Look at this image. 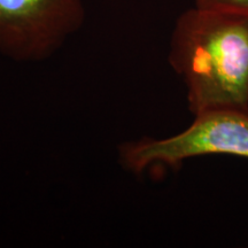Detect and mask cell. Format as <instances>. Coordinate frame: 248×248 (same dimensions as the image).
Wrapping results in <instances>:
<instances>
[{"label":"cell","instance_id":"cell-1","mask_svg":"<svg viewBox=\"0 0 248 248\" xmlns=\"http://www.w3.org/2000/svg\"><path fill=\"white\" fill-rule=\"evenodd\" d=\"M168 59L184 82L193 115L248 110L247 17L193 6L176 21Z\"/></svg>","mask_w":248,"mask_h":248},{"label":"cell","instance_id":"cell-2","mask_svg":"<svg viewBox=\"0 0 248 248\" xmlns=\"http://www.w3.org/2000/svg\"><path fill=\"white\" fill-rule=\"evenodd\" d=\"M225 154L248 159V110L214 109L194 115L184 131L163 139L126 142L120 157L139 173L153 164L179 166L191 157Z\"/></svg>","mask_w":248,"mask_h":248},{"label":"cell","instance_id":"cell-3","mask_svg":"<svg viewBox=\"0 0 248 248\" xmlns=\"http://www.w3.org/2000/svg\"><path fill=\"white\" fill-rule=\"evenodd\" d=\"M84 18V0H0V53L14 61L44 60Z\"/></svg>","mask_w":248,"mask_h":248},{"label":"cell","instance_id":"cell-4","mask_svg":"<svg viewBox=\"0 0 248 248\" xmlns=\"http://www.w3.org/2000/svg\"><path fill=\"white\" fill-rule=\"evenodd\" d=\"M195 7L225 12L248 18V0H192Z\"/></svg>","mask_w":248,"mask_h":248}]
</instances>
